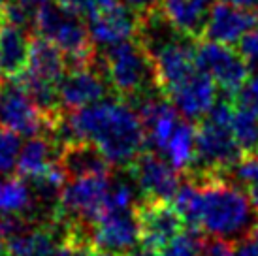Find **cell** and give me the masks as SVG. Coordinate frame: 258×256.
<instances>
[{
  "label": "cell",
  "instance_id": "1",
  "mask_svg": "<svg viewBox=\"0 0 258 256\" xmlns=\"http://www.w3.org/2000/svg\"><path fill=\"white\" fill-rule=\"evenodd\" d=\"M49 136L64 147L89 142L96 145L111 166H130L147 143L144 122L126 100L104 98L74 111H62Z\"/></svg>",
  "mask_w": 258,
  "mask_h": 256
},
{
  "label": "cell",
  "instance_id": "2",
  "mask_svg": "<svg viewBox=\"0 0 258 256\" xmlns=\"http://www.w3.org/2000/svg\"><path fill=\"white\" fill-rule=\"evenodd\" d=\"M173 207L190 230L226 241L245 239L256 224L251 194L222 177H198L181 183Z\"/></svg>",
  "mask_w": 258,
  "mask_h": 256
},
{
  "label": "cell",
  "instance_id": "3",
  "mask_svg": "<svg viewBox=\"0 0 258 256\" xmlns=\"http://www.w3.org/2000/svg\"><path fill=\"white\" fill-rule=\"evenodd\" d=\"M234 106L219 98L200 126L196 128V157L192 168L198 177H222V173L234 170L243 158V151L237 145L232 132Z\"/></svg>",
  "mask_w": 258,
  "mask_h": 256
},
{
  "label": "cell",
  "instance_id": "4",
  "mask_svg": "<svg viewBox=\"0 0 258 256\" xmlns=\"http://www.w3.org/2000/svg\"><path fill=\"white\" fill-rule=\"evenodd\" d=\"M34 30L64 53L68 70L89 66L94 60V47L87 19L62 0H47L36 8Z\"/></svg>",
  "mask_w": 258,
  "mask_h": 256
},
{
  "label": "cell",
  "instance_id": "5",
  "mask_svg": "<svg viewBox=\"0 0 258 256\" xmlns=\"http://www.w3.org/2000/svg\"><path fill=\"white\" fill-rule=\"evenodd\" d=\"M98 51V60L109 87L122 100L138 98L153 89H160L157 83L155 64L138 38L119 45Z\"/></svg>",
  "mask_w": 258,
  "mask_h": 256
},
{
  "label": "cell",
  "instance_id": "6",
  "mask_svg": "<svg viewBox=\"0 0 258 256\" xmlns=\"http://www.w3.org/2000/svg\"><path fill=\"white\" fill-rule=\"evenodd\" d=\"M109 185L111 173L68 179L60 194L55 219H60L70 226H91L104 211Z\"/></svg>",
  "mask_w": 258,
  "mask_h": 256
},
{
  "label": "cell",
  "instance_id": "7",
  "mask_svg": "<svg viewBox=\"0 0 258 256\" xmlns=\"http://www.w3.org/2000/svg\"><path fill=\"white\" fill-rule=\"evenodd\" d=\"M53 122L42 113L36 102L19 81L10 79L0 85V124L19 136L34 138L49 134Z\"/></svg>",
  "mask_w": 258,
  "mask_h": 256
},
{
  "label": "cell",
  "instance_id": "8",
  "mask_svg": "<svg viewBox=\"0 0 258 256\" xmlns=\"http://www.w3.org/2000/svg\"><path fill=\"white\" fill-rule=\"evenodd\" d=\"M140 241L142 234L136 211L102 213L91 226H87L89 247L111 256L128 254Z\"/></svg>",
  "mask_w": 258,
  "mask_h": 256
},
{
  "label": "cell",
  "instance_id": "9",
  "mask_svg": "<svg viewBox=\"0 0 258 256\" xmlns=\"http://www.w3.org/2000/svg\"><path fill=\"white\" fill-rule=\"evenodd\" d=\"M196 66L202 74L213 79L221 91L232 94L243 85L251 74L239 51L209 40L196 45Z\"/></svg>",
  "mask_w": 258,
  "mask_h": 256
},
{
  "label": "cell",
  "instance_id": "10",
  "mask_svg": "<svg viewBox=\"0 0 258 256\" xmlns=\"http://www.w3.org/2000/svg\"><path fill=\"white\" fill-rule=\"evenodd\" d=\"M109 83L98 60V51L89 66L68 70L58 85V96L62 111H74L108 98Z\"/></svg>",
  "mask_w": 258,
  "mask_h": 256
},
{
  "label": "cell",
  "instance_id": "11",
  "mask_svg": "<svg viewBox=\"0 0 258 256\" xmlns=\"http://www.w3.org/2000/svg\"><path fill=\"white\" fill-rule=\"evenodd\" d=\"M196 40L185 34H175L160 45L157 51H153L149 57L153 58L155 72H157V83L160 91L164 93L170 87L181 83L183 79L190 78L194 72H198L196 66Z\"/></svg>",
  "mask_w": 258,
  "mask_h": 256
},
{
  "label": "cell",
  "instance_id": "12",
  "mask_svg": "<svg viewBox=\"0 0 258 256\" xmlns=\"http://www.w3.org/2000/svg\"><path fill=\"white\" fill-rule=\"evenodd\" d=\"M140 234L144 247L153 250H164L183 232L185 221L177 209L164 200H144L136 209Z\"/></svg>",
  "mask_w": 258,
  "mask_h": 256
},
{
  "label": "cell",
  "instance_id": "13",
  "mask_svg": "<svg viewBox=\"0 0 258 256\" xmlns=\"http://www.w3.org/2000/svg\"><path fill=\"white\" fill-rule=\"evenodd\" d=\"M130 175L136 181L138 188L145 200H172L175 196L179 183V171L173 168L166 158L155 151L142 153L130 164Z\"/></svg>",
  "mask_w": 258,
  "mask_h": 256
},
{
  "label": "cell",
  "instance_id": "14",
  "mask_svg": "<svg viewBox=\"0 0 258 256\" xmlns=\"http://www.w3.org/2000/svg\"><path fill=\"white\" fill-rule=\"evenodd\" d=\"M175 111L186 121H202L219 102V87L200 70L164 91Z\"/></svg>",
  "mask_w": 258,
  "mask_h": 256
},
{
  "label": "cell",
  "instance_id": "15",
  "mask_svg": "<svg viewBox=\"0 0 258 256\" xmlns=\"http://www.w3.org/2000/svg\"><path fill=\"white\" fill-rule=\"evenodd\" d=\"M258 25V14L251 8H241L230 2H217L209 12L204 38L222 45H239L241 40Z\"/></svg>",
  "mask_w": 258,
  "mask_h": 256
},
{
  "label": "cell",
  "instance_id": "16",
  "mask_svg": "<svg viewBox=\"0 0 258 256\" xmlns=\"http://www.w3.org/2000/svg\"><path fill=\"white\" fill-rule=\"evenodd\" d=\"M87 25L94 47L102 51L134 40L140 29V15L117 2L115 6L87 17Z\"/></svg>",
  "mask_w": 258,
  "mask_h": 256
},
{
  "label": "cell",
  "instance_id": "17",
  "mask_svg": "<svg viewBox=\"0 0 258 256\" xmlns=\"http://www.w3.org/2000/svg\"><path fill=\"white\" fill-rule=\"evenodd\" d=\"M32 45V30L8 23L0 17V72L8 79L27 70Z\"/></svg>",
  "mask_w": 258,
  "mask_h": 256
},
{
  "label": "cell",
  "instance_id": "18",
  "mask_svg": "<svg viewBox=\"0 0 258 256\" xmlns=\"http://www.w3.org/2000/svg\"><path fill=\"white\" fill-rule=\"evenodd\" d=\"M66 72H68V66H66L64 53L57 45H53L49 40H45L42 36H34L32 45H30L29 64L21 76L58 87Z\"/></svg>",
  "mask_w": 258,
  "mask_h": 256
},
{
  "label": "cell",
  "instance_id": "19",
  "mask_svg": "<svg viewBox=\"0 0 258 256\" xmlns=\"http://www.w3.org/2000/svg\"><path fill=\"white\" fill-rule=\"evenodd\" d=\"M211 0H162L160 12L181 34L196 40L204 36L211 12Z\"/></svg>",
  "mask_w": 258,
  "mask_h": 256
},
{
  "label": "cell",
  "instance_id": "20",
  "mask_svg": "<svg viewBox=\"0 0 258 256\" xmlns=\"http://www.w3.org/2000/svg\"><path fill=\"white\" fill-rule=\"evenodd\" d=\"M58 164L68 179L111 173V164L108 162V158L102 155L96 145L89 142L64 145L58 157Z\"/></svg>",
  "mask_w": 258,
  "mask_h": 256
},
{
  "label": "cell",
  "instance_id": "21",
  "mask_svg": "<svg viewBox=\"0 0 258 256\" xmlns=\"http://www.w3.org/2000/svg\"><path fill=\"white\" fill-rule=\"evenodd\" d=\"M60 151L62 147L49 134L30 138L25 145H21V151H19V158H17L19 175L29 181L40 177L58 162Z\"/></svg>",
  "mask_w": 258,
  "mask_h": 256
},
{
  "label": "cell",
  "instance_id": "22",
  "mask_svg": "<svg viewBox=\"0 0 258 256\" xmlns=\"http://www.w3.org/2000/svg\"><path fill=\"white\" fill-rule=\"evenodd\" d=\"M57 222L49 226H29L6 241L8 252L12 256H47L55 249Z\"/></svg>",
  "mask_w": 258,
  "mask_h": 256
},
{
  "label": "cell",
  "instance_id": "23",
  "mask_svg": "<svg viewBox=\"0 0 258 256\" xmlns=\"http://www.w3.org/2000/svg\"><path fill=\"white\" fill-rule=\"evenodd\" d=\"M36 209L34 192L21 179L0 181V215H25Z\"/></svg>",
  "mask_w": 258,
  "mask_h": 256
},
{
  "label": "cell",
  "instance_id": "24",
  "mask_svg": "<svg viewBox=\"0 0 258 256\" xmlns=\"http://www.w3.org/2000/svg\"><path fill=\"white\" fill-rule=\"evenodd\" d=\"M232 132L237 145L241 147L245 155H256L258 153V119L254 115L236 109L234 107V119H232Z\"/></svg>",
  "mask_w": 258,
  "mask_h": 256
},
{
  "label": "cell",
  "instance_id": "25",
  "mask_svg": "<svg viewBox=\"0 0 258 256\" xmlns=\"http://www.w3.org/2000/svg\"><path fill=\"white\" fill-rule=\"evenodd\" d=\"M19 151H21L19 134L0 124V173H10L14 168H17Z\"/></svg>",
  "mask_w": 258,
  "mask_h": 256
},
{
  "label": "cell",
  "instance_id": "26",
  "mask_svg": "<svg viewBox=\"0 0 258 256\" xmlns=\"http://www.w3.org/2000/svg\"><path fill=\"white\" fill-rule=\"evenodd\" d=\"M200 232L186 230L181 232L164 250L162 256H202V239L198 237Z\"/></svg>",
  "mask_w": 258,
  "mask_h": 256
},
{
  "label": "cell",
  "instance_id": "27",
  "mask_svg": "<svg viewBox=\"0 0 258 256\" xmlns=\"http://www.w3.org/2000/svg\"><path fill=\"white\" fill-rule=\"evenodd\" d=\"M232 106L247 111L258 119V78L247 79L243 85L232 94Z\"/></svg>",
  "mask_w": 258,
  "mask_h": 256
},
{
  "label": "cell",
  "instance_id": "28",
  "mask_svg": "<svg viewBox=\"0 0 258 256\" xmlns=\"http://www.w3.org/2000/svg\"><path fill=\"white\" fill-rule=\"evenodd\" d=\"M239 55L243 57L249 72L254 74V78H258V25L241 40Z\"/></svg>",
  "mask_w": 258,
  "mask_h": 256
},
{
  "label": "cell",
  "instance_id": "29",
  "mask_svg": "<svg viewBox=\"0 0 258 256\" xmlns=\"http://www.w3.org/2000/svg\"><path fill=\"white\" fill-rule=\"evenodd\" d=\"M62 2L72 6L74 10H78L83 17H91V15L117 4V0H62Z\"/></svg>",
  "mask_w": 258,
  "mask_h": 256
},
{
  "label": "cell",
  "instance_id": "30",
  "mask_svg": "<svg viewBox=\"0 0 258 256\" xmlns=\"http://www.w3.org/2000/svg\"><path fill=\"white\" fill-rule=\"evenodd\" d=\"M202 256H236V245L226 239L209 237L202 241Z\"/></svg>",
  "mask_w": 258,
  "mask_h": 256
},
{
  "label": "cell",
  "instance_id": "31",
  "mask_svg": "<svg viewBox=\"0 0 258 256\" xmlns=\"http://www.w3.org/2000/svg\"><path fill=\"white\" fill-rule=\"evenodd\" d=\"M119 4L130 8L132 12H136L138 15L149 14V12H155L160 8V2L162 0H117Z\"/></svg>",
  "mask_w": 258,
  "mask_h": 256
},
{
  "label": "cell",
  "instance_id": "32",
  "mask_svg": "<svg viewBox=\"0 0 258 256\" xmlns=\"http://www.w3.org/2000/svg\"><path fill=\"white\" fill-rule=\"evenodd\" d=\"M122 256H158V252L153 249H147V247H142V249L130 250L128 254H122Z\"/></svg>",
  "mask_w": 258,
  "mask_h": 256
},
{
  "label": "cell",
  "instance_id": "33",
  "mask_svg": "<svg viewBox=\"0 0 258 256\" xmlns=\"http://www.w3.org/2000/svg\"><path fill=\"white\" fill-rule=\"evenodd\" d=\"M15 2H21V4H27V6L34 8V6H42V4H45L47 0H15Z\"/></svg>",
  "mask_w": 258,
  "mask_h": 256
},
{
  "label": "cell",
  "instance_id": "34",
  "mask_svg": "<svg viewBox=\"0 0 258 256\" xmlns=\"http://www.w3.org/2000/svg\"><path fill=\"white\" fill-rule=\"evenodd\" d=\"M6 4H8V0H0V14H2V10L6 8Z\"/></svg>",
  "mask_w": 258,
  "mask_h": 256
},
{
  "label": "cell",
  "instance_id": "35",
  "mask_svg": "<svg viewBox=\"0 0 258 256\" xmlns=\"http://www.w3.org/2000/svg\"><path fill=\"white\" fill-rule=\"evenodd\" d=\"M0 85H2V72H0Z\"/></svg>",
  "mask_w": 258,
  "mask_h": 256
},
{
  "label": "cell",
  "instance_id": "36",
  "mask_svg": "<svg viewBox=\"0 0 258 256\" xmlns=\"http://www.w3.org/2000/svg\"><path fill=\"white\" fill-rule=\"evenodd\" d=\"M256 6H258V0H256Z\"/></svg>",
  "mask_w": 258,
  "mask_h": 256
}]
</instances>
